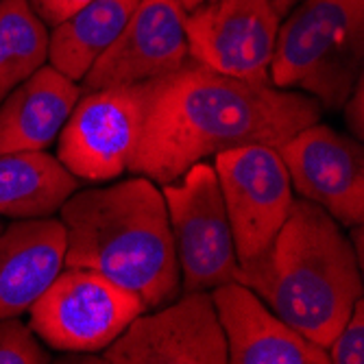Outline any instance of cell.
Returning <instances> with one entry per match:
<instances>
[{
  "label": "cell",
  "mask_w": 364,
  "mask_h": 364,
  "mask_svg": "<svg viewBox=\"0 0 364 364\" xmlns=\"http://www.w3.org/2000/svg\"><path fill=\"white\" fill-rule=\"evenodd\" d=\"M140 134L127 171L159 186L231 149H277L323 114L304 92L220 75L192 57L175 73L140 83Z\"/></svg>",
  "instance_id": "1"
},
{
  "label": "cell",
  "mask_w": 364,
  "mask_h": 364,
  "mask_svg": "<svg viewBox=\"0 0 364 364\" xmlns=\"http://www.w3.org/2000/svg\"><path fill=\"white\" fill-rule=\"evenodd\" d=\"M65 267L87 269L138 294L146 310L181 294L166 201L155 181L131 179L73 192L59 208Z\"/></svg>",
  "instance_id": "2"
},
{
  "label": "cell",
  "mask_w": 364,
  "mask_h": 364,
  "mask_svg": "<svg viewBox=\"0 0 364 364\" xmlns=\"http://www.w3.org/2000/svg\"><path fill=\"white\" fill-rule=\"evenodd\" d=\"M236 279L323 349L349 318L364 288L343 227L308 198L292 203L271 247L238 267Z\"/></svg>",
  "instance_id": "3"
},
{
  "label": "cell",
  "mask_w": 364,
  "mask_h": 364,
  "mask_svg": "<svg viewBox=\"0 0 364 364\" xmlns=\"http://www.w3.org/2000/svg\"><path fill=\"white\" fill-rule=\"evenodd\" d=\"M364 0H304L279 22L269 81L341 112L364 75Z\"/></svg>",
  "instance_id": "4"
},
{
  "label": "cell",
  "mask_w": 364,
  "mask_h": 364,
  "mask_svg": "<svg viewBox=\"0 0 364 364\" xmlns=\"http://www.w3.org/2000/svg\"><path fill=\"white\" fill-rule=\"evenodd\" d=\"M144 301L107 277L87 269L63 267L28 310V327L42 343L63 353L107 349L136 316Z\"/></svg>",
  "instance_id": "5"
},
{
  "label": "cell",
  "mask_w": 364,
  "mask_h": 364,
  "mask_svg": "<svg viewBox=\"0 0 364 364\" xmlns=\"http://www.w3.org/2000/svg\"><path fill=\"white\" fill-rule=\"evenodd\" d=\"M181 273V292L238 277V253L212 164L198 161L161 188Z\"/></svg>",
  "instance_id": "6"
},
{
  "label": "cell",
  "mask_w": 364,
  "mask_h": 364,
  "mask_svg": "<svg viewBox=\"0 0 364 364\" xmlns=\"http://www.w3.org/2000/svg\"><path fill=\"white\" fill-rule=\"evenodd\" d=\"M212 159L242 267L271 247L286 223L294 203L290 175L279 151L267 144L238 146Z\"/></svg>",
  "instance_id": "7"
},
{
  "label": "cell",
  "mask_w": 364,
  "mask_h": 364,
  "mask_svg": "<svg viewBox=\"0 0 364 364\" xmlns=\"http://www.w3.org/2000/svg\"><path fill=\"white\" fill-rule=\"evenodd\" d=\"M140 120V83L81 92L57 136V159L79 181L118 179L134 155Z\"/></svg>",
  "instance_id": "8"
},
{
  "label": "cell",
  "mask_w": 364,
  "mask_h": 364,
  "mask_svg": "<svg viewBox=\"0 0 364 364\" xmlns=\"http://www.w3.org/2000/svg\"><path fill=\"white\" fill-rule=\"evenodd\" d=\"M109 364H227V343L210 290L181 292L142 312L103 349Z\"/></svg>",
  "instance_id": "9"
},
{
  "label": "cell",
  "mask_w": 364,
  "mask_h": 364,
  "mask_svg": "<svg viewBox=\"0 0 364 364\" xmlns=\"http://www.w3.org/2000/svg\"><path fill=\"white\" fill-rule=\"evenodd\" d=\"M279 22L269 0H208L186 16L190 57L220 75L269 81Z\"/></svg>",
  "instance_id": "10"
},
{
  "label": "cell",
  "mask_w": 364,
  "mask_h": 364,
  "mask_svg": "<svg viewBox=\"0 0 364 364\" xmlns=\"http://www.w3.org/2000/svg\"><path fill=\"white\" fill-rule=\"evenodd\" d=\"M292 190L321 205L341 227L364 225L362 142L312 122L277 146Z\"/></svg>",
  "instance_id": "11"
},
{
  "label": "cell",
  "mask_w": 364,
  "mask_h": 364,
  "mask_svg": "<svg viewBox=\"0 0 364 364\" xmlns=\"http://www.w3.org/2000/svg\"><path fill=\"white\" fill-rule=\"evenodd\" d=\"M186 16L179 0H140L116 42L81 79V92L138 85L181 68L190 59Z\"/></svg>",
  "instance_id": "12"
},
{
  "label": "cell",
  "mask_w": 364,
  "mask_h": 364,
  "mask_svg": "<svg viewBox=\"0 0 364 364\" xmlns=\"http://www.w3.org/2000/svg\"><path fill=\"white\" fill-rule=\"evenodd\" d=\"M229 364H329L327 351L286 325L238 279L212 288Z\"/></svg>",
  "instance_id": "13"
},
{
  "label": "cell",
  "mask_w": 364,
  "mask_h": 364,
  "mask_svg": "<svg viewBox=\"0 0 364 364\" xmlns=\"http://www.w3.org/2000/svg\"><path fill=\"white\" fill-rule=\"evenodd\" d=\"M65 267V227L61 220L16 218L0 231V318L31 310Z\"/></svg>",
  "instance_id": "14"
},
{
  "label": "cell",
  "mask_w": 364,
  "mask_h": 364,
  "mask_svg": "<svg viewBox=\"0 0 364 364\" xmlns=\"http://www.w3.org/2000/svg\"><path fill=\"white\" fill-rule=\"evenodd\" d=\"M79 96L77 81L44 63L0 103V155L53 146Z\"/></svg>",
  "instance_id": "15"
},
{
  "label": "cell",
  "mask_w": 364,
  "mask_h": 364,
  "mask_svg": "<svg viewBox=\"0 0 364 364\" xmlns=\"http://www.w3.org/2000/svg\"><path fill=\"white\" fill-rule=\"evenodd\" d=\"M79 179L46 151L0 155V216L46 218L55 216Z\"/></svg>",
  "instance_id": "16"
},
{
  "label": "cell",
  "mask_w": 364,
  "mask_h": 364,
  "mask_svg": "<svg viewBox=\"0 0 364 364\" xmlns=\"http://www.w3.org/2000/svg\"><path fill=\"white\" fill-rule=\"evenodd\" d=\"M140 0H90L68 20L50 28L48 63L73 81H81L92 63L122 33Z\"/></svg>",
  "instance_id": "17"
},
{
  "label": "cell",
  "mask_w": 364,
  "mask_h": 364,
  "mask_svg": "<svg viewBox=\"0 0 364 364\" xmlns=\"http://www.w3.org/2000/svg\"><path fill=\"white\" fill-rule=\"evenodd\" d=\"M50 31L26 0H0V103L48 61Z\"/></svg>",
  "instance_id": "18"
},
{
  "label": "cell",
  "mask_w": 364,
  "mask_h": 364,
  "mask_svg": "<svg viewBox=\"0 0 364 364\" xmlns=\"http://www.w3.org/2000/svg\"><path fill=\"white\" fill-rule=\"evenodd\" d=\"M50 351L42 347V341L33 329L16 318H0V364H48Z\"/></svg>",
  "instance_id": "19"
},
{
  "label": "cell",
  "mask_w": 364,
  "mask_h": 364,
  "mask_svg": "<svg viewBox=\"0 0 364 364\" xmlns=\"http://www.w3.org/2000/svg\"><path fill=\"white\" fill-rule=\"evenodd\" d=\"M329 364H364V301L358 299L349 318L325 347Z\"/></svg>",
  "instance_id": "20"
},
{
  "label": "cell",
  "mask_w": 364,
  "mask_h": 364,
  "mask_svg": "<svg viewBox=\"0 0 364 364\" xmlns=\"http://www.w3.org/2000/svg\"><path fill=\"white\" fill-rule=\"evenodd\" d=\"M38 18L48 26L55 28L63 20H68L75 11H79L90 0H26Z\"/></svg>",
  "instance_id": "21"
},
{
  "label": "cell",
  "mask_w": 364,
  "mask_h": 364,
  "mask_svg": "<svg viewBox=\"0 0 364 364\" xmlns=\"http://www.w3.org/2000/svg\"><path fill=\"white\" fill-rule=\"evenodd\" d=\"M343 118L345 124L349 129L351 138L360 140L364 138V75L358 79V83L353 85L349 98L343 103Z\"/></svg>",
  "instance_id": "22"
},
{
  "label": "cell",
  "mask_w": 364,
  "mask_h": 364,
  "mask_svg": "<svg viewBox=\"0 0 364 364\" xmlns=\"http://www.w3.org/2000/svg\"><path fill=\"white\" fill-rule=\"evenodd\" d=\"M349 245H351V251L355 255V262H358V267L362 269V264H364V242H362V225H353L349 227Z\"/></svg>",
  "instance_id": "23"
},
{
  "label": "cell",
  "mask_w": 364,
  "mask_h": 364,
  "mask_svg": "<svg viewBox=\"0 0 364 364\" xmlns=\"http://www.w3.org/2000/svg\"><path fill=\"white\" fill-rule=\"evenodd\" d=\"M304 3V0H269V5L273 7V11L279 16V18H286L296 5Z\"/></svg>",
  "instance_id": "24"
},
{
  "label": "cell",
  "mask_w": 364,
  "mask_h": 364,
  "mask_svg": "<svg viewBox=\"0 0 364 364\" xmlns=\"http://www.w3.org/2000/svg\"><path fill=\"white\" fill-rule=\"evenodd\" d=\"M203 3H208V0H179V5H181L186 11H192V9H196L198 5H203Z\"/></svg>",
  "instance_id": "25"
},
{
  "label": "cell",
  "mask_w": 364,
  "mask_h": 364,
  "mask_svg": "<svg viewBox=\"0 0 364 364\" xmlns=\"http://www.w3.org/2000/svg\"><path fill=\"white\" fill-rule=\"evenodd\" d=\"M3 229H5V225H3V223H0V231H3Z\"/></svg>",
  "instance_id": "26"
}]
</instances>
